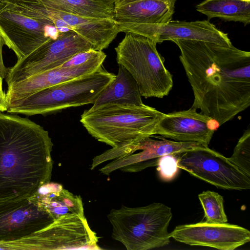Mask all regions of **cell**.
<instances>
[{
	"label": "cell",
	"instance_id": "8",
	"mask_svg": "<svg viewBox=\"0 0 250 250\" xmlns=\"http://www.w3.org/2000/svg\"><path fill=\"white\" fill-rule=\"evenodd\" d=\"M91 48L90 44L76 32H61L8 68L6 83L9 85L60 67L76 54Z\"/></svg>",
	"mask_w": 250,
	"mask_h": 250
},
{
	"label": "cell",
	"instance_id": "20",
	"mask_svg": "<svg viewBox=\"0 0 250 250\" xmlns=\"http://www.w3.org/2000/svg\"><path fill=\"white\" fill-rule=\"evenodd\" d=\"M118 71L115 78L100 94L91 108L106 104H143L138 84L129 72L118 64Z\"/></svg>",
	"mask_w": 250,
	"mask_h": 250
},
{
	"label": "cell",
	"instance_id": "21",
	"mask_svg": "<svg viewBox=\"0 0 250 250\" xmlns=\"http://www.w3.org/2000/svg\"><path fill=\"white\" fill-rule=\"evenodd\" d=\"M55 10L83 17L112 20L114 3L108 0H35Z\"/></svg>",
	"mask_w": 250,
	"mask_h": 250
},
{
	"label": "cell",
	"instance_id": "18",
	"mask_svg": "<svg viewBox=\"0 0 250 250\" xmlns=\"http://www.w3.org/2000/svg\"><path fill=\"white\" fill-rule=\"evenodd\" d=\"M174 3L139 0L114 5L112 20L121 24H160L171 20Z\"/></svg>",
	"mask_w": 250,
	"mask_h": 250
},
{
	"label": "cell",
	"instance_id": "22",
	"mask_svg": "<svg viewBox=\"0 0 250 250\" xmlns=\"http://www.w3.org/2000/svg\"><path fill=\"white\" fill-rule=\"evenodd\" d=\"M196 10L208 19L218 18L226 21L250 23V1L243 0H205L196 6Z\"/></svg>",
	"mask_w": 250,
	"mask_h": 250
},
{
	"label": "cell",
	"instance_id": "26",
	"mask_svg": "<svg viewBox=\"0 0 250 250\" xmlns=\"http://www.w3.org/2000/svg\"><path fill=\"white\" fill-rule=\"evenodd\" d=\"M102 52L92 48L80 52L73 56L61 66L66 67L82 65L98 56Z\"/></svg>",
	"mask_w": 250,
	"mask_h": 250
},
{
	"label": "cell",
	"instance_id": "23",
	"mask_svg": "<svg viewBox=\"0 0 250 250\" xmlns=\"http://www.w3.org/2000/svg\"><path fill=\"white\" fill-rule=\"evenodd\" d=\"M198 198L204 209L207 222L216 224L228 222L222 195L217 192L207 190L199 194Z\"/></svg>",
	"mask_w": 250,
	"mask_h": 250
},
{
	"label": "cell",
	"instance_id": "6",
	"mask_svg": "<svg viewBox=\"0 0 250 250\" xmlns=\"http://www.w3.org/2000/svg\"><path fill=\"white\" fill-rule=\"evenodd\" d=\"M157 43L146 36L125 32L115 48L116 61L136 82L142 96L162 98L173 86L172 76L156 49Z\"/></svg>",
	"mask_w": 250,
	"mask_h": 250
},
{
	"label": "cell",
	"instance_id": "2",
	"mask_svg": "<svg viewBox=\"0 0 250 250\" xmlns=\"http://www.w3.org/2000/svg\"><path fill=\"white\" fill-rule=\"evenodd\" d=\"M53 146L40 125L0 112V202L30 197L50 181Z\"/></svg>",
	"mask_w": 250,
	"mask_h": 250
},
{
	"label": "cell",
	"instance_id": "3",
	"mask_svg": "<svg viewBox=\"0 0 250 250\" xmlns=\"http://www.w3.org/2000/svg\"><path fill=\"white\" fill-rule=\"evenodd\" d=\"M164 115L143 103L109 104L85 110L80 122L95 139L115 147L155 135Z\"/></svg>",
	"mask_w": 250,
	"mask_h": 250
},
{
	"label": "cell",
	"instance_id": "12",
	"mask_svg": "<svg viewBox=\"0 0 250 250\" xmlns=\"http://www.w3.org/2000/svg\"><path fill=\"white\" fill-rule=\"evenodd\" d=\"M54 221L33 196L1 201L0 244L28 237Z\"/></svg>",
	"mask_w": 250,
	"mask_h": 250
},
{
	"label": "cell",
	"instance_id": "4",
	"mask_svg": "<svg viewBox=\"0 0 250 250\" xmlns=\"http://www.w3.org/2000/svg\"><path fill=\"white\" fill-rule=\"evenodd\" d=\"M103 65L95 71L34 92L7 104V112L27 116L45 115L93 104L115 78Z\"/></svg>",
	"mask_w": 250,
	"mask_h": 250
},
{
	"label": "cell",
	"instance_id": "11",
	"mask_svg": "<svg viewBox=\"0 0 250 250\" xmlns=\"http://www.w3.org/2000/svg\"><path fill=\"white\" fill-rule=\"evenodd\" d=\"M8 1L20 13L30 17L51 22L54 20L61 21L68 30L76 32L95 50L107 48L120 32L113 20L86 18L61 12L48 8L35 0Z\"/></svg>",
	"mask_w": 250,
	"mask_h": 250
},
{
	"label": "cell",
	"instance_id": "24",
	"mask_svg": "<svg viewBox=\"0 0 250 250\" xmlns=\"http://www.w3.org/2000/svg\"><path fill=\"white\" fill-rule=\"evenodd\" d=\"M229 161L250 177V129L245 130L235 146Z\"/></svg>",
	"mask_w": 250,
	"mask_h": 250
},
{
	"label": "cell",
	"instance_id": "27",
	"mask_svg": "<svg viewBox=\"0 0 250 250\" xmlns=\"http://www.w3.org/2000/svg\"><path fill=\"white\" fill-rule=\"evenodd\" d=\"M4 45V41L0 33V77L3 79H5L8 71V68L5 66L3 59L2 48Z\"/></svg>",
	"mask_w": 250,
	"mask_h": 250
},
{
	"label": "cell",
	"instance_id": "30",
	"mask_svg": "<svg viewBox=\"0 0 250 250\" xmlns=\"http://www.w3.org/2000/svg\"><path fill=\"white\" fill-rule=\"evenodd\" d=\"M3 79L0 77V94L5 98V92L3 89Z\"/></svg>",
	"mask_w": 250,
	"mask_h": 250
},
{
	"label": "cell",
	"instance_id": "1",
	"mask_svg": "<svg viewBox=\"0 0 250 250\" xmlns=\"http://www.w3.org/2000/svg\"><path fill=\"white\" fill-rule=\"evenodd\" d=\"M194 95L191 108L218 126L250 105V52L200 41L174 40Z\"/></svg>",
	"mask_w": 250,
	"mask_h": 250
},
{
	"label": "cell",
	"instance_id": "28",
	"mask_svg": "<svg viewBox=\"0 0 250 250\" xmlns=\"http://www.w3.org/2000/svg\"><path fill=\"white\" fill-rule=\"evenodd\" d=\"M137 0H118L116 3H114V5H117V4L128 3L130 2L137 1ZM162 0V1L168 2H170V3L175 4L177 0Z\"/></svg>",
	"mask_w": 250,
	"mask_h": 250
},
{
	"label": "cell",
	"instance_id": "15",
	"mask_svg": "<svg viewBox=\"0 0 250 250\" xmlns=\"http://www.w3.org/2000/svg\"><path fill=\"white\" fill-rule=\"evenodd\" d=\"M150 137L136 142V149L141 151L131 152L113 159L100 169V171L106 175L117 169L125 172H139L147 167L156 166L159 159L164 155L178 154L204 146L195 142H180L166 139L158 140Z\"/></svg>",
	"mask_w": 250,
	"mask_h": 250
},
{
	"label": "cell",
	"instance_id": "10",
	"mask_svg": "<svg viewBox=\"0 0 250 250\" xmlns=\"http://www.w3.org/2000/svg\"><path fill=\"white\" fill-rule=\"evenodd\" d=\"M179 168L225 189L246 190L250 188V177L220 153L208 146H200L178 154Z\"/></svg>",
	"mask_w": 250,
	"mask_h": 250
},
{
	"label": "cell",
	"instance_id": "31",
	"mask_svg": "<svg viewBox=\"0 0 250 250\" xmlns=\"http://www.w3.org/2000/svg\"><path fill=\"white\" fill-rule=\"evenodd\" d=\"M114 3H116L118 0H108Z\"/></svg>",
	"mask_w": 250,
	"mask_h": 250
},
{
	"label": "cell",
	"instance_id": "19",
	"mask_svg": "<svg viewBox=\"0 0 250 250\" xmlns=\"http://www.w3.org/2000/svg\"><path fill=\"white\" fill-rule=\"evenodd\" d=\"M32 196L55 221L68 215L85 217L81 197L71 193L60 184L50 181Z\"/></svg>",
	"mask_w": 250,
	"mask_h": 250
},
{
	"label": "cell",
	"instance_id": "29",
	"mask_svg": "<svg viewBox=\"0 0 250 250\" xmlns=\"http://www.w3.org/2000/svg\"><path fill=\"white\" fill-rule=\"evenodd\" d=\"M7 104L5 98L0 94V112L6 111Z\"/></svg>",
	"mask_w": 250,
	"mask_h": 250
},
{
	"label": "cell",
	"instance_id": "25",
	"mask_svg": "<svg viewBox=\"0 0 250 250\" xmlns=\"http://www.w3.org/2000/svg\"><path fill=\"white\" fill-rule=\"evenodd\" d=\"M178 154L166 155L159 159L157 170L162 180L170 181L177 175L179 168L177 165Z\"/></svg>",
	"mask_w": 250,
	"mask_h": 250
},
{
	"label": "cell",
	"instance_id": "16",
	"mask_svg": "<svg viewBox=\"0 0 250 250\" xmlns=\"http://www.w3.org/2000/svg\"><path fill=\"white\" fill-rule=\"evenodd\" d=\"M215 122L190 108L165 114L157 126L155 135L177 142H195L208 146L215 132V127L212 125Z\"/></svg>",
	"mask_w": 250,
	"mask_h": 250
},
{
	"label": "cell",
	"instance_id": "5",
	"mask_svg": "<svg viewBox=\"0 0 250 250\" xmlns=\"http://www.w3.org/2000/svg\"><path fill=\"white\" fill-rule=\"evenodd\" d=\"M171 208L160 203L112 209L107 218L112 226V237L127 250H148L170 243L168 227Z\"/></svg>",
	"mask_w": 250,
	"mask_h": 250
},
{
	"label": "cell",
	"instance_id": "14",
	"mask_svg": "<svg viewBox=\"0 0 250 250\" xmlns=\"http://www.w3.org/2000/svg\"><path fill=\"white\" fill-rule=\"evenodd\" d=\"M169 236L187 245L220 250H234L250 241V231L242 227L206 221L177 226Z\"/></svg>",
	"mask_w": 250,
	"mask_h": 250
},
{
	"label": "cell",
	"instance_id": "13",
	"mask_svg": "<svg viewBox=\"0 0 250 250\" xmlns=\"http://www.w3.org/2000/svg\"><path fill=\"white\" fill-rule=\"evenodd\" d=\"M120 32H132L148 37L157 43L176 40L200 41L221 45L232 43L226 34L208 21H172L160 24H117Z\"/></svg>",
	"mask_w": 250,
	"mask_h": 250
},
{
	"label": "cell",
	"instance_id": "7",
	"mask_svg": "<svg viewBox=\"0 0 250 250\" xmlns=\"http://www.w3.org/2000/svg\"><path fill=\"white\" fill-rule=\"evenodd\" d=\"M98 238L85 217L68 215L28 237L0 244V249L99 250Z\"/></svg>",
	"mask_w": 250,
	"mask_h": 250
},
{
	"label": "cell",
	"instance_id": "17",
	"mask_svg": "<svg viewBox=\"0 0 250 250\" xmlns=\"http://www.w3.org/2000/svg\"><path fill=\"white\" fill-rule=\"evenodd\" d=\"M106 57L103 51L98 56L82 65L58 67L33 75L23 81L7 85L5 92L7 104L38 90L89 74L97 70Z\"/></svg>",
	"mask_w": 250,
	"mask_h": 250
},
{
	"label": "cell",
	"instance_id": "9",
	"mask_svg": "<svg viewBox=\"0 0 250 250\" xmlns=\"http://www.w3.org/2000/svg\"><path fill=\"white\" fill-rule=\"evenodd\" d=\"M60 33L50 21L24 15L10 3L0 0V33L17 61Z\"/></svg>",
	"mask_w": 250,
	"mask_h": 250
}]
</instances>
